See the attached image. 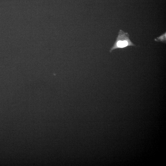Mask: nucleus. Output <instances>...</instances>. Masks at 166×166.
<instances>
[{
	"label": "nucleus",
	"instance_id": "obj_1",
	"mask_svg": "<svg viewBox=\"0 0 166 166\" xmlns=\"http://www.w3.org/2000/svg\"><path fill=\"white\" fill-rule=\"evenodd\" d=\"M133 46L134 45L128 39H117L113 46L111 48L110 52L118 48H123L128 46Z\"/></svg>",
	"mask_w": 166,
	"mask_h": 166
}]
</instances>
